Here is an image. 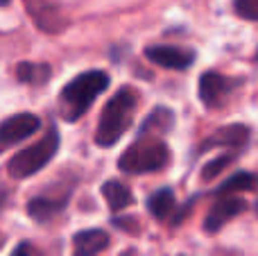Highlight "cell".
I'll return each mask as SVG.
<instances>
[{
	"mask_svg": "<svg viewBox=\"0 0 258 256\" xmlns=\"http://www.w3.org/2000/svg\"><path fill=\"white\" fill-rule=\"evenodd\" d=\"M138 104V95L132 86H122L113 98L104 104V111L100 116L98 130H95V143L100 148H111L122 139V134L132 127L134 111Z\"/></svg>",
	"mask_w": 258,
	"mask_h": 256,
	"instance_id": "6da1fadb",
	"label": "cell"
},
{
	"mask_svg": "<svg viewBox=\"0 0 258 256\" xmlns=\"http://www.w3.org/2000/svg\"><path fill=\"white\" fill-rule=\"evenodd\" d=\"M107 86H109V75L104 71L80 73L75 80H71L61 89V95H59L61 116L66 120H77Z\"/></svg>",
	"mask_w": 258,
	"mask_h": 256,
	"instance_id": "7a4b0ae2",
	"label": "cell"
},
{
	"mask_svg": "<svg viewBox=\"0 0 258 256\" xmlns=\"http://www.w3.org/2000/svg\"><path fill=\"white\" fill-rule=\"evenodd\" d=\"M170 161V152L163 141L143 136L141 141L132 143L127 152L118 159V166L122 172L129 175H145V172H156L165 168Z\"/></svg>",
	"mask_w": 258,
	"mask_h": 256,
	"instance_id": "3957f363",
	"label": "cell"
},
{
	"mask_svg": "<svg viewBox=\"0 0 258 256\" xmlns=\"http://www.w3.org/2000/svg\"><path fill=\"white\" fill-rule=\"evenodd\" d=\"M59 148V134L54 130H50L39 143H34L32 148L21 150L18 154H14L12 161H9V175L14 179H25V177L39 172L50 159L57 154Z\"/></svg>",
	"mask_w": 258,
	"mask_h": 256,
	"instance_id": "277c9868",
	"label": "cell"
},
{
	"mask_svg": "<svg viewBox=\"0 0 258 256\" xmlns=\"http://www.w3.org/2000/svg\"><path fill=\"white\" fill-rule=\"evenodd\" d=\"M41 127V120L32 113H16V116L7 118L0 122V154L7 148L25 141Z\"/></svg>",
	"mask_w": 258,
	"mask_h": 256,
	"instance_id": "5b68a950",
	"label": "cell"
},
{
	"mask_svg": "<svg viewBox=\"0 0 258 256\" xmlns=\"http://www.w3.org/2000/svg\"><path fill=\"white\" fill-rule=\"evenodd\" d=\"M25 9L41 30L61 32L66 27V18H63L57 0H25Z\"/></svg>",
	"mask_w": 258,
	"mask_h": 256,
	"instance_id": "8992f818",
	"label": "cell"
},
{
	"mask_svg": "<svg viewBox=\"0 0 258 256\" xmlns=\"http://www.w3.org/2000/svg\"><path fill=\"white\" fill-rule=\"evenodd\" d=\"M145 57L156 66L170 68V71H183L195 61L192 50L177 48V45H152V48L145 50Z\"/></svg>",
	"mask_w": 258,
	"mask_h": 256,
	"instance_id": "52a82bcc",
	"label": "cell"
},
{
	"mask_svg": "<svg viewBox=\"0 0 258 256\" xmlns=\"http://www.w3.org/2000/svg\"><path fill=\"white\" fill-rule=\"evenodd\" d=\"M233 89H236V82L215 71L204 73L200 80V98L206 107H220L231 95Z\"/></svg>",
	"mask_w": 258,
	"mask_h": 256,
	"instance_id": "ba28073f",
	"label": "cell"
},
{
	"mask_svg": "<svg viewBox=\"0 0 258 256\" xmlns=\"http://www.w3.org/2000/svg\"><path fill=\"white\" fill-rule=\"evenodd\" d=\"M245 209H247V204L242 202L240 198H227V195H222V198L211 207L209 216H206V220H204V229L206 231L222 229L231 218H236L238 213H242Z\"/></svg>",
	"mask_w": 258,
	"mask_h": 256,
	"instance_id": "9c48e42d",
	"label": "cell"
},
{
	"mask_svg": "<svg viewBox=\"0 0 258 256\" xmlns=\"http://www.w3.org/2000/svg\"><path fill=\"white\" fill-rule=\"evenodd\" d=\"M109 247V236L102 229H86L73 238V256H95Z\"/></svg>",
	"mask_w": 258,
	"mask_h": 256,
	"instance_id": "30bf717a",
	"label": "cell"
},
{
	"mask_svg": "<svg viewBox=\"0 0 258 256\" xmlns=\"http://www.w3.org/2000/svg\"><path fill=\"white\" fill-rule=\"evenodd\" d=\"M102 195L109 202L111 211H122V209L134 204V195H132V190H129V186L120 184V181H116V179L107 181V184L102 186Z\"/></svg>",
	"mask_w": 258,
	"mask_h": 256,
	"instance_id": "8fae6325",
	"label": "cell"
},
{
	"mask_svg": "<svg viewBox=\"0 0 258 256\" xmlns=\"http://www.w3.org/2000/svg\"><path fill=\"white\" fill-rule=\"evenodd\" d=\"M249 139V130L245 125H231V127H222L215 136H211L204 143V148H211V145H229V148H240V145L247 143Z\"/></svg>",
	"mask_w": 258,
	"mask_h": 256,
	"instance_id": "7c38bea8",
	"label": "cell"
},
{
	"mask_svg": "<svg viewBox=\"0 0 258 256\" xmlns=\"http://www.w3.org/2000/svg\"><path fill=\"white\" fill-rule=\"evenodd\" d=\"M63 207H66L63 200L36 198V200H30V204H27V213H30L32 218H36L39 222H45V220H50L52 216H57Z\"/></svg>",
	"mask_w": 258,
	"mask_h": 256,
	"instance_id": "4fadbf2b",
	"label": "cell"
},
{
	"mask_svg": "<svg viewBox=\"0 0 258 256\" xmlns=\"http://www.w3.org/2000/svg\"><path fill=\"white\" fill-rule=\"evenodd\" d=\"M174 122V116L170 109L161 107V109H154V111L147 116V120L143 122V136H150V134H156V132H168Z\"/></svg>",
	"mask_w": 258,
	"mask_h": 256,
	"instance_id": "5bb4252c",
	"label": "cell"
},
{
	"mask_svg": "<svg viewBox=\"0 0 258 256\" xmlns=\"http://www.w3.org/2000/svg\"><path fill=\"white\" fill-rule=\"evenodd\" d=\"M147 209H150V213L154 218H159V220L168 218L170 211L174 209V195H172V190L161 188V190H156L154 195H150V200H147Z\"/></svg>",
	"mask_w": 258,
	"mask_h": 256,
	"instance_id": "9a60e30c",
	"label": "cell"
},
{
	"mask_svg": "<svg viewBox=\"0 0 258 256\" xmlns=\"http://www.w3.org/2000/svg\"><path fill=\"white\" fill-rule=\"evenodd\" d=\"M258 186V177L251 172H238V175L229 177L222 186L218 188V195H231V193H240V190H254Z\"/></svg>",
	"mask_w": 258,
	"mask_h": 256,
	"instance_id": "2e32d148",
	"label": "cell"
},
{
	"mask_svg": "<svg viewBox=\"0 0 258 256\" xmlns=\"http://www.w3.org/2000/svg\"><path fill=\"white\" fill-rule=\"evenodd\" d=\"M16 75L21 82L27 84H43L50 77V68L48 66H36V63H21L16 68Z\"/></svg>",
	"mask_w": 258,
	"mask_h": 256,
	"instance_id": "e0dca14e",
	"label": "cell"
},
{
	"mask_svg": "<svg viewBox=\"0 0 258 256\" xmlns=\"http://www.w3.org/2000/svg\"><path fill=\"white\" fill-rule=\"evenodd\" d=\"M236 12L242 18L258 21V0H236Z\"/></svg>",
	"mask_w": 258,
	"mask_h": 256,
	"instance_id": "ac0fdd59",
	"label": "cell"
},
{
	"mask_svg": "<svg viewBox=\"0 0 258 256\" xmlns=\"http://www.w3.org/2000/svg\"><path fill=\"white\" fill-rule=\"evenodd\" d=\"M231 161V157H220V159H215V161H211L209 166L204 168V172H202V179L204 181H209V179H213L215 175H218L220 170H222L224 166H227V163Z\"/></svg>",
	"mask_w": 258,
	"mask_h": 256,
	"instance_id": "d6986e66",
	"label": "cell"
},
{
	"mask_svg": "<svg viewBox=\"0 0 258 256\" xmlns=\"http://www.w3.org/2000/svg\"><path fill=\"white\" fill-rule=\"evenodd\" d=\"M12 256H41V252L30 243H21L16 249L12 252Z\"/></svg>",
	"mask_w": 258,
	"mask_h": 256,
	"instance_id": "ffe728a7",
	"label": "cell"
},
{
	"mask_svg": "<svg viewBox=\"0 0 258 256\" xmlns=\"http://www.w3.org/2000/svg\"><path fill=\"white\" fill-rule=\"evenodd\" d=\"M3 245H5V236L0 234V247H3Z\"/></svg>",
	"mask_w": 258,
	"mask_h": 256,
	"instance_id": "44dd1931",
	"label": "cell"
},
{
	"mask_svg": "<svg viewBox=\"0 0 258 256\" xmlns=\"http://www.w3.org/2000/svg\"><path fill=\"white\" fill-rule=\"evenodd\" d=\"M9 3V0H0V5H7Z\"/></svg>",
	"mask_w": 258,
	"mask_h": 256,
	"instance_id": "7402d4cb",
	"label": "cell"
}]
</instances>
